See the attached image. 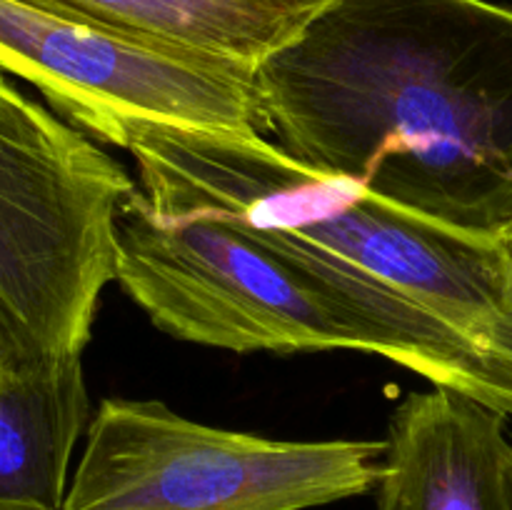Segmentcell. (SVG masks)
<instances>
[{"label": "cell", "mask_w": 512, "mask_h": 510, "mask_svg": "<svg viewBox=\"0 0 512 510\" xmlns=\"http://www.w3.org/2000/svg\"><path fill=\"white\" fill-rule=\"evenodd\" d=\"M118 148L158 213H223L310 245L415 300L512 375V268L498 240L445 228L310 170L255 130L135 120Z\"/></svg>", "instance_id": "3957f363"}, {"label": "cell", "mask_w": 512, "mask_h": 510, "mask_svg": "<svg viewBox=\"0 0 512 510\" xmlns=\"http://www.w3.org/2000/svg\"><path fill=\"white\" fill-rule=\"evenodd\" d=\"M40 353H35L3 318H0V370L15 368V365L25 363V360L38 358Z\"/></svg>", "instance_id": "30bf717a"}, {"label": "cell", "mask_w": 512, "mask_h": 510, "mask_svg": "<svg viewBox=\"0 0 512 510\" xmlns=\"http://www.w3.org/2000/svg\"><path fill=\"white\" fill-rule=\"evenodd\" d=\"M498 243H500V248H503L505 260H508V265L512 268V228H510V230H505V233L500 235Z\"/></svg>", "instance_id": "8fae6325"}, {"label": "cell", "mask_w": 512, "mask_h": 510, "mask_svg": "<svg viewBox=\"0 0 512 510\" xmlns=\"http://www.w3.org/2000/svg\"><path fill=\"white\" fill-rule=\"evenodd\" d=\"M90 418L83 355L0 370V510H63Z\"/></svg>", "instance_id": "ba28073f"}, {"label": "cell", "mask_w": 512, "mask_h": 510, "mask_svg": "<svg viewBox=\"0 0 512 510\" xmlns=\"http://www.w3.org/2000/svg\"><path fill=\"white\" fill-rule=\"evenodd\" d=\"M508 415L443 385L393 410L378 510H512Z\"/></svg>", "instance_id": "52a82bcc"}, {"label": "cell", "mask_w": 512, "mask_h": 510, "mask_svg": "<svg viewBox=\"0 0 512 510\" xmlns=\"http://www.w3.org/2000/svg\"><path fill=\"white\" fill-rule=\"evenodd\" d=\"M0 68L100 143L128 123L255 130V68L145 43L28 0H0Z\"/></svg>", "instance_id": "8992f818"}, {"label": "cell", "mask_w": 512, "mask_h": 510, "mask_svg": "<svg viewBox=\"0 0 512 510\" xmlns=\"http://www.w3.org/2000/svg\"><path fill=\"white\" fill-rule=\"evenodd\" d=\"M385 440H278L105 398L63 510H310L378 488Z\"/></svg>", "instance_id": "5b68a950"}, {"label": "cell", "mask_w": 512, "mask_h": 510, "mask_svg": "<svg viewBox=\"0 0 512 510\" xmlns=\"http://www.w3.org/2000/svg\"><path fill=\"white\" fill-rule=\"evenodd\" d=\"M138 180L0 75V318L40 355H83Z\"/></svg>", "instance_id": "277c9868"}, {"label": "cell", "mask_w": 512, "mask_h": 510, "mask_svg": "<svg viewBox=\"0 0 512 510\" xmlns=\"http://www.w3.org/2000/svg\"><path fill=\"white\" fill-rule=\"evenodd\" d=\"M55 13L255 68L333 0H28Z\"/></svg>", "instance_id": "9c48e42d"}, {"label": "cell", "mask_w": 512, "mask_h": 510, "mask_svg": "<svg viewBox=\"0 0 512 510\" xmlns=\"http://www.w3.org/2000/svg\"><path fill=\"white\" fill-rule=\"evenodd\" d=\"M115 283L170 338L233 353L358 350L512 418V375L415 300L223 213H118Z\"/></svg>", "instance_id": "7a4b0ae2"}, {"label": "cell", "mask_w": 512, "mask_h": 510, "mask_svg": "<svg viewBox=\"0 0 512 510\" xmlns=\"http://www.w3.org/2000/svg\"><path fill=\"white\" fill-rule=\"evenodd\" d=\"M255 128L295 163L445 228H512V10L333 0L255 65Z\"/></svg>", "instance_id": "6da1fadb"}]
</instances>
